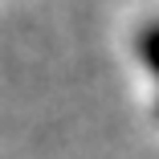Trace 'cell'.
I'll use <instances>...</instances> for the list:
<instances>
[{"label": "cell", "mask_w": 159, "mask_h": 159, "mask_svg": "<svg viewBox=\"0 0 159 159\" xmlns=\"http://www.w3.org/2000/svg\"><path fill=\"white\" fill-rule=\"evenodd\" d=\"M155 114H159V106H155Z\"/></svg>", "instance_id": "obj_2"}, {"label": "cell", "mask_w": 159, "mask_h": 159, "mask_svg": "<svg viewBox=\"0 0 159 159\" xmlns=\"http://www.w3.org/2000/svg\"><path fill=\"white\" fill-rule=\"evenodd\" d=\"M135 53H139V61L159 78V16H151L143 29H139V37H135Z\"/></svg>", "instance_id": "obj_1"}]
</instances>
